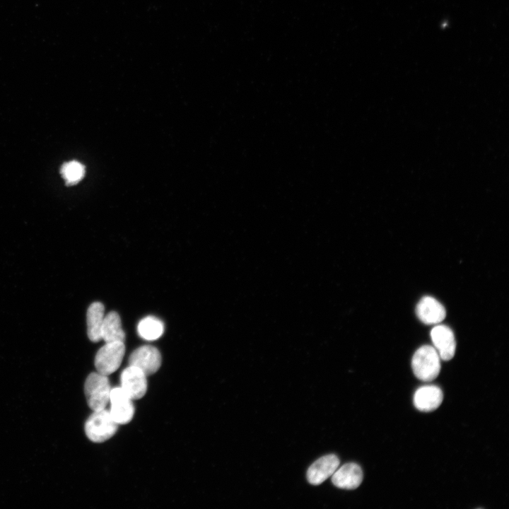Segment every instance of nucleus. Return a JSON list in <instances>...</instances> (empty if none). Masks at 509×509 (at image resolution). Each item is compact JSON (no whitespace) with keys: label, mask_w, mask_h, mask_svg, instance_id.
Masks as SVG:
<instances>
[{"label":"nucleus","mask_w":509,"mask_h":509,"mask_svg":"<svg viewBox=\"0 0 509 509\" xmlns=\"http://www.w3.org/2000/svg\"><path fill=\"white\" fill-rule=\"evenodd\" d=\"M129 363L130 365L137 367L148 376L155 373L160 367L161 355L153 346H142L131 353Z\"/></svg>","instance_id":"obj_6"},{"label":"nucleus","mask_w":509,"mask_h":509,"mask_svg":"<svg viewBox=\"0 0 509 509\" xmlns=\"http://www.w3.org/2000/svg\"><path fill=\"white\" fill-rule=\"evenodd\" d=\"M105 308L100 302H95L88 307L86 314L87 334L93 342L102 339L101 329L104 320Z\"/></svg>","instance_id":"obj_13"},{"label":"nucleus","mask_w":509,"mask_h":509,"mask_svg":"<svg viewBox=\"0 0 509 509\" xmlns=\"http://www.w3.org/2000/svg\"><path fill=\"white\" fill-rule=\"evenodd\" d=\"M61 174L67 185H75L83 177L85 167L78 161H69L63 164Z\"/></svg>","instance_id":"obj_16"},{"label":"nucleus","mask_w":509,"mask_h":509,"mask_svg":"<svg viewBox=\"0 0 509 509\" xmlns=\"http://www.w3.org/2000/svg\"><path fill=\"white\" fill-rule=\"evenodd\" d=\"M339 463L338 457L333 454L319 458L308 469V482L312 485H320L334 474Z\"/></svg>","instance_id":"obj_9"},{"label":"nucleus","mask_w":509,"mask_h":509,"mask_svg":"<svg viewBox=\"0 0 509 509\" xmlns=\"http://www.w3.org/2000/svg\"><path fill=\"white\" fill-rule=\"evenodd\" d=\"M109 402L110 414L117 424H126L131 421L134 414L132 399L121 387L111 389Z\"/></svg>","instance_id":"obj_5"},{"label":"nucleus","mask_w":509,"mask_h":509,"mask_svg":"<svg viewBox=\"0 0 509 509\" xmlns=\"http://www.w3.org/2000/svg\"><path fill=\"white\" fill-rule=\"evenodd\" d=\"M101 338L105 343L124 342L125 334L122 329L121 319L117 312L112 311L104 317L101 329Z\"/></svg>","instance_id":"obj_14"},{"label":"nucleus","mask_w":509,"mask_h":509,"mask_svg":"<svg viewBox=\"0 0 509 509\" xmlns=\"http://www.w3.org/2000/svg\"><path fill=\"white\" fill-rule=\"evenodd\" d=\"M434 348L443 361L452 359L456 349V342L453 332L446 325L439 324L431 332Z\"/></svg>","instance_id":"obj_8"},{"label":"nucleus","mask_w":509,"mask_h":509,"mask_svg":"<svg viewBox=\"0 0 509 509\" xmlns=\"http://www.w3.org/2000/svg\"><path fill=\"white\" fill-rule=\"evenodd\" d=\"M440 358L435 349L424 345L414 353L411 366L417 378L429 382L436 378L440 371Z\"/></svg>","instance_id":"obj_1"},{"label":"nucleus","mask_w":509,"mask_h":509,"mask_svg":"<svg viewBox=\"0 0 509 509\" xmlns=\"http://www.w3.org/2000/svg\"><path fill=\"white\" fill-rule=\"evenodd\" d=\"M137 331L143 339L148 341L156 340L163 334L164 326L158 318L148 316L139 322Z\"/></svg>","instance_id":"obj_15"},{"label":"nucleus","mask_w":509,"mask_h":509,"mask_svg":"<svg viewBox=\"0 0 509 509\" xmlns=\"http://www.w3.org/2000/svg\"><path fill=\"white\" fill-rule=\"evenodd\" d=\"M443 399V392L439 387L426 385L419 387L416 391L414 396V404L419 411L429 412L439 407Z\"/></svg>","instance_id":"obj_12"},{"label":"nucleus","mask_w":509,"mask_h":509,"mask_svg":"<svg viewBox=\"0 0 509 509\" xmlns=\"http://www.w3.org/2000/svg\"><path fill=\"white\" fill-rule=\"evenodd\" d=\"M416 313L424 324H434L442 322L446 315L444 306L431 296L422 298L416 305Z\"/></svg>","instance_id":"obj_11"},{"label":"nucleus","mask_w":509,"mask_h":509,"mask_svg":"<svg viewBox=\"0 0 509 509\" xmlns=\"http://www.w3.org/2000/svg\"><path fill=\"white\" fill-rule=\"evenodd\" d=\"M118 424L110 411L105 409L93 411L85 423V433L94 443H102L112 438L117 430Z\"/></svg>","instance_id":"obj_2"},{"label":"nucleus","mask_w":509,"mask_h":509,"mask_svg":"<svg viewBox=\"0 0 509 509\" xmlns=\"http://www.w3.org/2000/svg\"><path fill=\"white\" fill-rule=\"evenodd\" d=\"M125 352L122 341L105 343L97 352L95 366L97 372L108 375L119 367Z\"/></svg>","instance_id":"obj_4"},{"label":"nucleus","mask_w":509,"mask_h":509,"mask_svg":"<svg viewBox=\"0 0 509 509\" xmlns=\"http://www.w3.org/2000/svg\"><path fill=\"white\" fill-rule=\"evenodd\" d=\"M111 391L107 375L98 372L90 373L84 385V392L88 406L93 411L105 409Z\"/></svg>","instance_id":"obj_3"},{"label":"nucleus","mask_w":509,"mask_h":509,"mask_svg":"<svg viewBox=\"0 0 509 509\" xmlns=\"http://www.w3.org/2000/svg\"><path fill=\"white\" fill-rule=\"evenodd\" d=\"M146 377L141 370L129 365L122 372L121 387L132 399H141L147 390Z\"/></svg>","instance_id":"obj_7"},{"label":"nucleus","mask_w":509,"mask_h":509,"mask_svg":"<svg viewBox=\"0 0 509 509\" xmlns=\"http://www.w3.org/2000/svg\"><path fill=\"white\" fill-rule=\"evenodd\" d=\"M363 481V472L361 467L356 463H347L337 470L332 475L333 484L342 489H355Z\"/></svg>","instance_id":"obj_10"}]
</instances>
